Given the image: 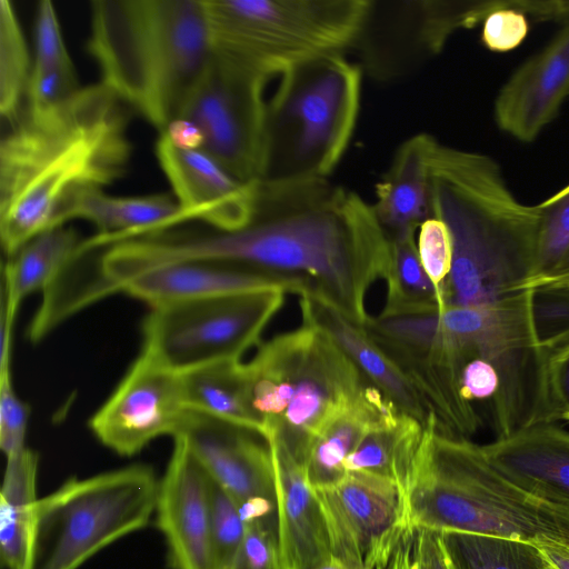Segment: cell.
<instances>
[{
	"mask_svg": "<svg viewBox=\"0 0 569 569\" xmlns=\"http://www.w3.org/2000/svg\"><path fill=\"white\" fill-rule=\"evenodd\" d=\"M142 256L152 268L209 261L274 276L363 327L368 292L387 272L390 238L355 191L328 178L281 177L258 183L246 227L166 229L144 240Z\"/></svg>",
	"mask_w": 569,
	"mask_h": 569,
	"instance_id": "6da1fadb",
	"label": "cell"
},
{
	"mask_svg": "<svg viewBox=\"0 0 569 569\" xmlns=\"http://www.w3.org/2000/svg\"><path fill=\"white\" fill-rule=\"evenodd\" d=\"M130 111L100 82L14 121L0 142V237L8 258L57 227L73 193L124 176L132 154Z\"/></svg>",
	"mask_w": 569,
	"mask_h": 569,
	"instance_id": "7a4b0ae2",
	"label": "cell"
},
{
	"mask_svg": "<svg viewBox=\"0 0 569 569\" xmlns=\"http://www.w3.org/2000/svg\"><path fill=\"white\" fill-rule=\"evenodd\" d=\"M430 217L453 243L442 287L446 307L491 303L525 290L540 226L538 206L520 202L487 154L436 141L429 158Z\"/></svg>",
	"mask_w": 569,
	"mask_h": 569,
	"instance_id": "3957f363",
	"label": "cell"
},
{
	"mask_svg": "<svg viewBox=\"0 0 569 569\" xmlns=\"http://www.w3.org/2000/svg\"><path fill=\"white\" fill-rule=\"evenodd\" d=\"M88 51L101 83L162 133L210 59L203 0H94Z\"/></svg>",
	"mask_w": 569,
	"mask_h": 569,
	"instance_id": "277c9868",
	"label": "cell"
},
{
	"mask_svg": "<svg viewBox=\"0 0 569 569\" xmlns=\"http://www.w3.org/2000/svg\"><path fill=\"white\" fill-rule=\"evenodd\" d=\"M403 520L533 545L569 546V511L525 491L500 473L480 445L436 430L431 422L403 491Z\"/></svg>",
	"mask_w": 569,
	"mask_h": 569,
	"instance_id": "5b68a950",
	"label": "cell"
},
{
	"mask_svg": "<svg viewBox=\"0 0 569 569\" xmlns=\"http://www.w3.org/2000/svg\"><path fill=\"white\" fill-rule=\"evenodd\" d=\"M244 369L249 406L263 438L281 443L302 466L316 435L368 381L323 330L305 320L260 343Z\"/></svg>",
	"mask_w": 569,
	"mask_h": 569,
	"instance_id": "8992f818",
	"label": "cell"
},
{
	"mask_svg": "<svg viewBox=\"0 0 569 569\" xmlns=\"http://www.w3.org/2000/svg\"><path fill=\"white\" fill-rule=\"evenodd\" d=\"M210 54L266 83L355 44L371 0H203Z\"/></svg>",
	"mask_w": 569,
	"mask_h": 569,
	"instance_id": "52a82bcc",
	"label": "cell"
},
{
	"mask_svg": "<svg viewBox=\"0 0 569 569\" xmlns=\"http://www.w3.org/2000/svg\"><path fill=\"white\" fill-rule=\"evenodd\" d=\"M458 355L461 395L495 439L550 422L548 355L536 338L530 290L467 307Z\"/></svg>",
	"mask_w": 569,
	"mask_h": 569,
	"instance_id": "ba28073f",
	"label": "cell"
},
{
	"mask_svg": "<svg viewBox=\"0 0 569 569\" xmlns=\"http://www.w3.org/2000/svg\"><path fill=\"white\" fill-rule=\"evenodd\" d=\"M158 485L142 465L71 478L38 498L22 569H78L117 540L143 529Z\"/></svg>",
	"mask_w": 569,
	"mask_h": 569,
	"instance_id": "9c48e42d",
	"label": "cell"
},
{
	"mask_svg": "<svg viewBox=\"0 0 569 569\" xmlns=\"http://www.w3.org/2000/svg\"><path fill=\"white\" fill-rule=\"evenodd\" d=\"M340 53L316 59L276 81L269 98V178H328L357 127L362 71ZM266 177V179H267Z\"/></svg>",
	"mask_w": 569,
	"mask_h": 569,
	"instance_id": "30bf717a",
	"label": "cell"
},
{
	"mask_svg": "<svg viewBox=\"0 0 569 569\" xmlns=\"http://www.w3.org/2000/svg\"><path fill=\"white\" fill-rule=\"evenodd\" d=\"M281 289L206 297L152 307L143 321V350L181 373L240 360L284 301Z\"/></svg>",
	"mask_w": 569,
	"mask_h": 569,
	"instance_id": "8fae6325",
	"label": "cell"
},
{
	"mask_svg": "<svg viewBox=\"0 0 569 569\" xmlns=\"http://www.w3.org/2000/svg\"><path fill=\"white\" fill-rule=\"evenodd\" d=\"M268 86L210 54L179 117L192 121L202 132L200 150L244 183L263 180L269 170Z\"/></svg>",
	"mask_w": 569,
	"mask_h": 569,
	"instance_id": "7c38bea8",
	"label": "cell"
},
{
	"mask_svg": "<svg viewBox=\"0 0 569 569\" xmlns=\"http://www.w3.org/2000/svg\"><path fill=\"white\" fill-rule=\"evenodd\" d=\"M186 412L180 373L142 351L90 427L106 447L132 456L158 437H173Z\"/></svg>",
	"mask_w": 569,
	"mask_h": 569,
	"instance_id": "4fadbf2b",
	"label": "cell"
},
{
	"mask_svg": "<svg viewBox=\"0 0 569 569\" xmlns=\"http://www.w3.org/2000/svg\"><path fill=\"white\" fill-rule=\"evenodd\" d=\"M313 491L332 558L347 569H372L382 541L403 521L401 488L380 476L347 471L339 482Z\"/></svg>",
	"mask_w": 569,
	"mask_h": 569,
	"instance_id": "5bb4252c",
	"label": "cell"
},
{
	"mask_svg": "<svg viewBox=\"0 0 569 569\" xmlns=\"http://www.w3.org/2000/svg\"><path fill=\"white\" fill-rule=\"evenodd\" d=\"M173 437H181L209 476L239 508L277 505L276 473L267 440L247 428L187 410Z\"/></svg>",
	"mask_w": 569,
	"mask_h": 569,
	"instance_id": "9a60e30c",
	"label": "cell"
},
{
	"mask_svg": "<svg viewBox=\"0 0 569 569\" xmlns=\"http://www.w3.org/2000/svg\"><path fill=\"white\" fill-rule=\"evenodd\" d=\"M158 485L156 516L173 569H214L210 476L181 437Z\"/></svg>",
	"mask_w": 569,
	"mask_h": 569,
	"instance_id": "2e32d148",
	"label": "cell"
},
{
	"mask_svg": "<svg viewBox=\"0 0 569 569\" xmlns=\"http://www.w3.org/2000/svg\"><path fill=\"white\" fill-rule=\"evenodd\" d=\"M156 154L191 222L232 231L251 221L260 181L241 182L202 150L176 147L164 134L157 141Z\"/></svg>",
	"mask_w": 569,
	"mask_h": 569,
	"instance_id": "e0dca14e",
	"label": "cell"
},
{
	"mask_svg": "<svg viewBox=\"0 0 569 569\" xmlns=\"http://www.w3.org/2000/svg\"><path fill=\"white\" fill-rule=\"evenodd\" d=\"M569 97V19L551 41L522 63L499 90L493 116L500 130L531 142Z\"/></svg>",
	"mask_w": 569,
	"mask_h": 569,
	"instance_id": "ac0fdd59",
	"label": "cell"
},
{
	"mask_svg": "<svg viewBox=\"0 0 569 569\" xmlns=\"http://www.w3.org/2000/svg\"><path fill=\"white\" fill-rule=\"evenodd\" d=\"M480 448L515 485L569 511V431L560 425L539 422Z\"/></svg>",
	"mask_w": 569,
	"mask_h": 569,
	"instance_id": "d6986e66",
	"label": "cell"
},
{
	"mask_svg": "<svg viewBox=\"0 0 569 569\" xmlns=\"http://www.w3.org/2000/svg\"><path fill=\"white\" fill-rule=\"evenodd\" d=\"M276 473L278 540L283 569H316L332 556L325 519L305 469L268 439Z\"/></svg>",
	"mask_w": 569,
	"mask_h": 569,
	"instance_id": "ffe728a7",
	"label": "cell"
},
{
	"mask_svg": "<svg viewBox=\"0 0 569 569\" xmlns=\"http://www.w3.org/2000/svg\"><path fill=\"white\" fill-rule=\"evenodd\" d=\"M267 289L298 295V288L284 279L209 261H183L153 268L123 282L119 292L156 307Z\"/></svg>",
	"mask_w": 569,
	"mask_h": 569,
	"instance_id": "44dd1931",
	"label": "cell"
},
{
	"mask_svg": "<svg viewBox=\"0 0 569 569\" xmlns=\"http://www.w3.org/2000/svg\"><path fill=\"white\" fill-rule=\"evenodd\" d=\"M73 219L88 220L99 229L97 234L81 240L79 249H93L191 222L187 211L168 193L117 197L102 189L73 193L63 206L57 227Z\"/></svg>",
	"mask_w": 569,
	"mask_h": 569,
	"instance_id": "7402d4cb",
	"label": "cell"
},
{
	"mask_svg": "<svg viewBox=\"0 0 569 569\" xmlns=\"http://www.w3.org/2000/svg\"><path fill=\"white\" fill-rule=\"evenodd\" d=\"M302 320L323 330L359 371L406 415L428 426L435 420L399 367L359 326L325 302L300 296Z\"/></svg>",
	"mask_w": 569,
	"mask_h": 569,
	"instance_id": "603a6c76",
	"label": "cell"
},
{
	"mask_svg": "<svg viewBox=\"0 0 569 569\" xmlns=\"http://www.w3.org/2000/svg\"><path fill=\"white\" fill-rule=\"evenodd\" d=\"M436 141L428 133L405 140L376 184L371 206L389 238L417 231L430 217L429 158Z\"/></svg>",
	"mask_w": 569,
	"mask_h": 569,
	"instance_id": "cb8c5ba5",
	"label": "cell"
},
{
	"mask_svg": "<svg viewBox=\"0 0 569 569\" xmlns=\"http://www.w3.org/2000/svg\"><path fill=\"white\" fill-rule=\"evenodd\" d=\"M80 241L78 232L66 224L48 229L28 241L3 266L2 305L17 315L27 296L43 292L52 283Z\"/></svg>",
	"mask_w": 569,
	"mask_h": 569,
	"instance_id": "d4e9b609",
	"label": "cell"
},
{
	"mask_svg": "<svg viewBox=\"0 0 569 569\" xmlns=\"http://www.w3.org/2000/svg\"><path fill=\"white\" fill-rule=\"evenodd\" d=\"M187 410L203 413L262 436L248 399L244 363L224 360L180 373Z\"/></svg>",
	"mask_w": 569,
	"mask_h": 569,
	"instance_id": "484cf974",
	"label": "cell"
},
{
	"mask_svg": "<svg viewBox=\"0 0 569 569\" xmlns=\"http://www.w3.org/2000/svg\"><path fill=\"white\" fill-rule=\"evenodd\" d=\"M38 456L24 448L7 457L0 495V558L7 569H22L37 497Z\"/></svg>",
	"mask_w": 569,
	"mask_h": 569,
	"instance_id": "4316f807",
	"label": "cell"
},
{
	"mask_svg": "<svg viewBox=\"0 0 569 569\" xmlns=\"http://www.w3.org/2000/svg\"><path fill=\"white\" fill-rule=\"evenodd\" d=\"M428 426L405 415L391 425L370 430L346 458L345 470L383 477L405 491Z\"/></svg>",
	"mask_w": 569,
	"mask_h": 569,
	"instance_id": "83f0119b",
	"label": "cell"
},
{
	"mask_svg": "<svg viewBox=\"0 0 569 569\" xmlns=\"http://www.w3.org/2000/svg\"><path fill=\"white\" fill-rule=\"evenodd\" d=\"M416 231L390 238V258L385 276L386 303L378 317H406L441 311V295L420 262Z\"/></svg>",
	"mask_w": 569,
	"mask_h": 569,
	"instance_id": "f1b7e54d",
	"label": "cell"
},
{
	"mask_svg": "<svg viewBox=\"0 0 569 569\" xmlns=\"http://www.w3.org/2000/svg\"><path fill=\"white\" fill-rule=\"evenodd\" d=\"M537 206L540 226L525 290L569 287V184Z\"/></svg>",
	"mask_w": 569,
	"mask_h": 569,
	"instance_id": "f546056e",
	"label": "cell"
},
{
	"mask_svg": "<svg viewBox=\"0 0 569 569\" xmlns=\"http://www.w3.org/2000/svg\"><path fill=\"white\" fill-rule=\"evenodd\" d=\"M458 569H555L530 542L458 531H442Z\"/></svg>",
	"mask_w": 569,
	"mask_h": 569,
	"instance_id": "4dcf8cb0",
	"label": "cell"
},
{
	"mask_svg": "<svg viewBox=\"0 0 569 569\" xmlns=\"http://www.w3.org/2000/svg\"><path fill=\"white\" fill-rule=\"evenodd\" d=\"M372 569H458L442 531L401 521L382 541Z\"/></svg>",
	"mask_w": 569,
	"mask_h": 569,
	"instance_id": "1f68e13d",
	"label": "cell"
},
{
	"mask_svg": "<svg viewBox=\"0 0 569 569\" xmlns=\"http://www.w3.org/2000/svg\"><path fill=\"white\" fill-rule=\"evenodd\" d=\"M29 53L26 39L10 1H0V112L9 122L18 119L22 96L29 82Z\"/></svg>",
	"mask_w": 569,
	"mask_h": 569,
	"instance_id": "d6a6232c",
	"label": "cell"
},
{
	"mask_svg": "<svg viewBox=\"0 0 569 569\" xmlns=\"http://www.w3.org/2000/svg\"><path fill=\"white\" fill-rule=\"evenodd\" d=\"M209 497L214 569H231L244 537L246 523L237 502L211 477Z\"/></svg>",
	"mask_w": 569,
	"mask_h": 569,
	"instance_id": "836d02e7",
	"label": "cell"
},
{
	"mask_svg": "<svg viewBox=\"0 0 569 569\" xmlns=\"http://www.w3.org/2000/svg\"><path fill=\"white\" fill-rule=\"evenodd\" d=\"M530 310L537 341L547 355L569 342V287L531 289Z\"/></svg>",
	"mask_w": 569,
	"mask_h": 569,
	"instance_id": "e575fe53",
	"label": "cell"
},
{
	"mask_svg": "<svg viewBox=\"0 0 569 569\" xmlns=\"http://www.w3.org/2000/svg\"><path fill=\"white\" fill-rule=\"evenodd\" d=\"M417 250L425 272L442 297L453 259L452 237L445 221L429 217L419 226Z\"/></svg>",
	"mask_w": 569,
	"mask_h": 569,
	"instance_id": "d590c367",
	"label": "cell"
},
{
	"mask_svg": "<svg viewBox=\"0 0 569 569\" xmlns=\"http://www.w3.org/2000/svg\"><path fill=\"white\" fill-rule=\"evenodd\" d=\"M231 569H283L277 518L246 525L244 537Z\"/></svg>",
	"mask_w": 569,
	"mask_h": 569,
	"instance_id": "8d00e7d4",
	"label": "cell"
},
{
	"mask_svg": "<svg viewBox=\"0 0 569 569\" xmlns=\"http://www.w3.org/2000/svg\"><path fill=\"white\" fill-rule=\"evenodd\" d=\"M80 88L73 64L49 69L32 68L26 93L29 111H43L54 107Z\"/></svg>",
	"mask_w": 569,
	"mask_h": 569,
	"instance_id": "74e56055",
	"label": "cell"
},
{
	"mask_svg": "<svg viewBox=\"0 0 569 569\" xmlns=\"http://www.w3.org/2000/svg\"><path fill=\"white\" fill-rule=\"evenodd\" d=\"M33 68L49 69L73 64L66 48L54 6L49 0L38 3L34 24Z\"/></svg>",
	"mask_w": 569,
	"mask_h": 569,
	"instance_id": "f35d334b",
	"label": "cell"
},
{
	"mask_svg": "<svg viewBox=\"0 0 569 569\" xmlns=\"http://www.w3.org/2000/svg\"><path fill=\"white\" fill-rule=\"evenodd\" d=\"M30 410L16 393L10 371L0 373V447L6 457L26 447Z\"/></svg>",
	"mask_w": 569,
	"mask_h": 569,
	"instance_id": "ab89813d",
	"label": "cell"
},
{
	"mask_svg": "<svg viewBox=\"0 0 569 569\" xmlns=\"http://www.w3.org/2000/svg\"><path fill=\"white\" fill-rule=\"evenodd\" d=\"M547 385L550 422H569V342L548 353Z\"/></svg>",
	"mask_w": 569,
	"mask_h": 569,
	"instance_id": "60d3db41",
	"label": "cell"
},
{
	"mask_svg": "<svg viewBox=\"0 0 569 569\" xmlns=\"http://www.w3.org/2000/svg\"><path fill=\"white\" fill-rule=\"evenodd\" d=\"M160 134H164L171 143L181 149L199 150L203 144L202 132L186 118L173 120Z\"/></svg>",
	"mask_w": 569,
	"mask_h": 569,
	"instance_id": "b9f144b4",
	"label": "cell"
},
{
	"mask_svg": "<svg viewBox=\"0 0 569 569\" xmlns=\"http://www.w3.org/2000/svg\"><path fill=\"white\" fill-rule=\"evenodd\" d=\"M555 569H569V546L558 542L536 545Z\"/></svg>",
	"mask_w": 569,
	"mask_h": 569,
	"instance_id": "7bdbcfd3",
	"label": "cell"
},
{
	"mask_svg": "<svg viewBox=\"0 0 569 569\" xmlns=\"http://www.w3.org/2000/svg\"><path fill=\"white\" fill-rule=\"evenodd\" d=\"M316 569H347V568L345 566H342L340 562H338L337 560H335L333 558H331L329 561L319 566Z\"/></svg>",
	"mask_w": 569,
	"mask_h": 569,
	"instance_id": "ee69618b",
	"label": "cell"
}]
</instances>
